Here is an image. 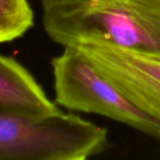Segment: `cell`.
<instances>
[{"mask_svg": "<svg viewBox=\"0 0 160 160\" xmlns=\"http://www.w3.org/2000/svg\"><path fill=\"white\" fill-rule=\"evenodd\" d=\"M108 147L106 128L73 113L39 115L0 106V160H84Z\"/></svg>", "mask_w": 160, "mask_h": 160, "instance_id": "obj_2", "label": "cell"}, {"mask_svg": "<svg viewBox=\"0 0 160 160\" xmlns=\"http://www.w3.org/2000/svg\"><path fill=\"white\" fill-rule=\"evenodd\" d=\"M51 64L57 104L110 118L160 142L159 124L129 101L77 47H65Z\"/></svg>", "mask_w": 160, "mask_h": 160, "instance_id": "obj_3", "label": "cell"}, {"mask_svg": "<svg viewBox=\"0 0 160 160\" xmlns=\"http://www.w3.org/2000/svg\"><path fill=\"white\" fill-rule=\"evenodd\" d=\"M42 24L65 47L108 44L160 59V0H41Z\"/></svg>", "mask_w": 160, "mask_h": 160, "instance_id": "obj_1", "label": "cell"}, {"mask_svg": "<svg viewBox=\"0 0 160 160\" xmlns=\"http://www.w3.org/2000/svg\"><path fill=\"white\" fill-rule=\"evenodd\" d=\"M77 48L129 101L160 125V59L108 44Z\"/></svg>", "mask_w": 160, "mask_h": 160, "instance_id": "obj_4", "label": "cell"}, {"mask_svg": "<svg viewBox=\"0 0 160 160\" xmlns=\"http://www.w3.org/2000/svg\"><path fill=\"white\" fill-rule=\"evenodd\" d=\"M34 24V14L27 0H0V43L23 36Z\"/></svg>", "mask_w": 160, "mask_h": 160, "instance_id": "obj_6", "label": "cell"}, {"mask_svg": "<svg viewBox=\"0 0 160 160\" xmlns=\"http://www.w3.org/2000/svg\"><path fill=\"white\" fill-rule=\"evenodd\" d=\"M0 106L39 115L61 112L22 65L1 54Z\"/></svg>", "mask_w": 160, "mask_h": 160, "instance_id": "obj_5", "label": "cell"}]
</instances>
